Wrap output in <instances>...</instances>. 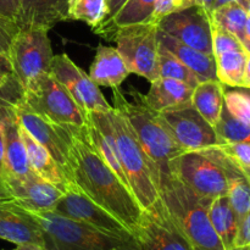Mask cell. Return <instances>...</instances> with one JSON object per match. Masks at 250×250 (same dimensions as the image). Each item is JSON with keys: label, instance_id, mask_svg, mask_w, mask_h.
<instances>
[{"label": "cell", "instance_id": "3", "mask_svg": "<svg viewBox=\"0 0 250 250\" xmlns=\"http://www.w3.org/2000/svg\"><path fill=\"white\" fill-rule=\"evenodd\" d=\"M160 199L193 250H226L210 222L211 202L198 198L176 178L161 187Z\"/></svg>", "mask_w": 250, "mask_h": 250}, {"label": "cell", "instance_id": "20", "mask_svg": "<svg viewBox=\"0 0 250 250\" xmlns=\"http://www.w3.org/2000/svg\"><path fill=\"white\" fill-rule=\"evenodd\" d=\"M150 84L149 92L143 95V99L153 111L163 114L192 106L193 87L190 85L163 77L153 81Z\"/></svg>", "mask_w": 250, "mask_h": 250}, {"label": "cell", "instance_id": "54", "mask_svg": "<svg viewBox=\"0 0 250 250\" xmlns=\"http://www.w3.org/2000/svg\"><path fill=\"white\" fill-rule=\"evenodd\" d=\"M246 89H247V88H246ZM249 90V92H250V89H248Z\"/></svg>", "mask_w": 250, "mask_h": 250}, {"label": "cell", "instance_id": "9", "mask_svg": "<svg viewBox=\"0 0 250 250\" xmlns=\"http://www.w3.org/2000/svg\"><path fill=\"white\" fill-rule=\"evenodd\" d=\"M23 100L33 111L60 126L83 127L85 111L51 73L24 89Z\"/></svg>", "mask_w": 250, "mask_h": 250}, {"label": "cell", "instance_id": "25", "mask_svg": "<svg viewBox=\"0 0 250 250\" xmlns=\"http://www.w3.org/2000/svg\"><path fill=\"white\" fill-rule=\"evenodd\" d=\"M192 106L215 128L225 106V85L219 80L198 83L193 88Z\"/></svg>", "mask_w": 250, "mask_h": 250}, {"label": "cell", "instance_id": "42", "mask_svg": "<svg viewBox=\"0 0 250 250\" xmlns=\"http://www.w3.org/2000/svg\"><path fill=\"white\" fill-rule=\"evenodd\" d=\"M4 156H5L4 134H2V125H1V121H0V182H2V183H4V177H5Z\"/></svg>", "mask_w": 250, "mask_h": 250}, {"label": "cell", "instance_id": "24", "mask_svg": "<svg viewBox=\"0 0 250 250\" xmlns=\"http://www.w3.org/2000/svg\"><path fill=\"white\" fill-rule=\"evenodd\" d=\"M208 150L224 166L227 176V198L238 219L241 220L250 210V183L244 173L231 160L226 158L216 146L208 148Z\"/></svg>", "mask_w": 250, "mask_h": 250}, {"label": "cell", "instance_id": "17", "mask_svg": "<svg viewBox=\"0 0 250 250\" xmlns=\"http://www.w3.org/2000/svg\"><path fill=\"white\" fill-rule=\"evenodd\" d=\"M5 186L14 202L28 211H53L63 194L37 175L24 180H7Z\"/></svg>", "mask_w": 250, "mask_h": 250}, {"label": "cell", "instance_id": "52", "mask_svg": "<svg viewBox=\"0 0 250 250\" xmlns=\"http://www.w3.org/2000/svg\"><path fill=\"white\" fill-rule=\"evenodd\" d=\"M229 250H250V244L248 246H239V247H233Z\"/></svg>", "mask_w": 250, "mask_h": 250}, {"label": "cell", "instance_id": "12", "mask_svg": "<svg viewBox=\"0 0 250 250\" xmlns=\"http://www.w3.org/2000/svg\"><path fill=\"white\" fill-rule=\"evenodd\" d=\"M19 124L29 136L43 146L53 155L65 172L68 165L72 146L73 127L60 126L41 116L26 104L23 99L15 107Z\"/></svg>", "mask_w": 250, "mask_h": 250}, {"label": "cell", "instance_id": "38", "mask_svg": "<svg viewBox=\"0 0 250 250\" xmlns=\"http://www.w3.org/2000/svg\"><path fill=\"white\" fill-rule=\"evenodd\" d=\"M20 27L15 20L0 15V54L7 55Z\"/></svg>", "mask_w": 250, "mask_h": 250}, {"label": "cell", "instance_id": "23", "mask_svg": "<svg viewBox=\"0 0 250 250\" xmlns=\"http://www.w3.org/2000/svg\"><path fill=\"white\" fill-rule=\"evenodd\" d=\"M129 71L116 48L99 45L90 65L89 76L98 85L116 89L128 77Z\"/></svg>", "mask_w": 250, "mask_h": 250}, {"label": "cell", "instance_id": "34", "mask_svg": "<svg viewBox=\"0 0 250 250\" xmlns=\"http://www.w3.org/2000/svg\"><path fill=\"white\" fill-rule=\"evenodd\" d=\"M225 107L232 116L250 125V92L248 89L225 90Z\"/></svg>", "mask_w": 250, "mask_h": 250}, {"label": "cell", "instance_id": "8", "mask_svg": "<svg viewBox=\"0 0 250 250\" xmlns=\"http://www.w3.org/2000/svg\"><path fill=\"white\" fill-rule=\"evenodd\" d=\"M158 32V24L154 22L131 24L111 32L129 73H136L150 83L159 78Z\"/></svg>", "mask_w": 250, "mask_h": 250}, {"label": "cell", "instance_id": "6", "mask_svg": "<svg viewBox=\"0 0 250 250\" xmlns=\"http://www.w3.org/2000/svg\"><path fill=\"white\" fill-rule=\"evenodd\" d=\"M172 173L173 178L205 202L227 194L226 171L208 149L178 155L172 163Z\"/></svg>", "mask_w": 250, "mask_h": 250}, {"label": "cell", "instance_id": "53", "mask_svg": "<svg viewBox=\"0 0 250 250\" xmlns=\"http://www.w3.org/2000/svg\"><path fill=\"white\" fill-rule=\"evenodd\" d=\"M244 7L247 9V12H248L249 17H250V0H246V4H244Z\"/></svg>", "mask_w": 250, "mask_h": 250}, {"label": "cell", "instance_id": "33", "mask_svg": "<svg viewBox=\"0 0 250 250\" xmlns=\"http://www.w3.org/2000/svg\"><path fill=\"white\" fill-rule=\"evenodd\" d=\"M23 97L24 89L16 77L0 87V121L15 115V107Z\"/></svg>", "mask_w": 250, "mask_h": 250}, {"label": "cell", "instance_id": "10", "mask_svg": "<svg viewBox=\"0 0 250 250\" xmlns=\"http://www.w3.org/2000/svg\"><path fill=\"white\" fill-rule=\"evenodd\" d=\"M132 237L141 250H193L160 198L142 211Z\"/></svg>", "mask_w": 250, "mask_h": 250}, {"label": "cell", "instance_id": "13", "mask_svg": "<svg viewBox=\"0 0 250 250\" xmlns=\"http://www.w3.org/2000/svg\"><path fill=\"white\" fill-rule=\"evenodd\" d=\"M51 75L67 89L85 112H110L114 107L106 102L99 85L70 59L67 54L54 55Z\"/></svg>", "mask_w": 250, "mask_h": 250}, {"label": "cell", "instance_id": "7", "mask_svg": "<svg viewBox=\"0 0 250 250\" xmlns=\"http://www.w3.org/2000/svg\"><path fill=\"white\" fill-rule=\"evenodd\" d=\"M48 32L42 28H20L12 41L7 56L23 89L50 73L54 53Z\"/></svg>", "mask_w": 250, "mask_h": 250}, {"label": "cell", "instance_id": "14", "mask_svg": "<svg viewBox=\"0 0 250 250\" xmlns=\"http://www.w3.org/2000/svg\"><path fill=\"white\" fill-rule=\"evenodd\" d=\"M158 28L186 45L214 55L211 19L204 7L190 6L172 12L158 22Z\"/></svg>", "mask_w": 250, "mask_h": 250}, {"label": "cell", "instance_id": "35", "mask_svg": "<svg viewBox=\"0 0 250 250\" xmlns=\"http://www.w3.org/2000/svg\"><path fill=\"white\" fill-rule=\"evenodd\" d=\"M211 34H212V51L214 56L220 55L226 51L233 50H246L242 42L229 32L225 31L217 24L211 22Z\"/></svg>", "mask_w": 250, "mask_h": 250}, {"label": "cell", "instance_id": "48", "mask_svg": "<svg viewBox=\"0 0 250 250\" xmlns=\"http://www.w3.org/2000/svg\"><path fill=\"white\" fill-rule=\"evenodd\" d=\"M114 250H141V249L138 248V246L136 244V242L132 241V242H127V243L122 244L121 247H119V248H116Z\"/></svg>", "mask_w": 250, "mask_h": 250}, {"label": "cell", "instance_id": "31", "mask_svg": "<svg viewBox=\"0 0 250 250\" xmlns=\"http://www.w3.org/2000/svg\"><path fill=\"white\" fill-rule=\"evenodd\" d=\"M158 65H159V77L171 78V80L180 81L194 88L198 84L199 80L197 76L180 60L176 58L171 51L159 43L158 51Z\"/></svg>", "mask_w": 250, "mask_h": 250}, {"label": "cell", "instance_id": "46", "mask_svg": "<svg viewBox=\"0 0 250 250\" xmlns=\"http://www.w3.org/2000/svg\"><path fill=\"white\" fill-rule=\"evenodd\" d=\"M242 44H243L244 49H246L248 53H250V17L247 21V26H246V32H244V38L242 41Z\"/></svg>", "mask_w": 250, "mask_h": 250}, {"label": "cell", "instance_id": "47", "mask_svg": "<svg viewBox=\"0 0 250 250\" xmlns=\"http://www.w3.org/2000/svg\"><path fill=\"white\" fill-rule=\"evenodd\" d=\"M11 250H46L44 248V246H41V244H21V246H16V248Z\"/></svg>", "mask_w": 250, "mask_h": 250}, {"label": "cell", "instance_id": "39", "mask_svg": "<svg viewBox=\"0 0 250 250\" xmlns=\"http://www.w3.org/2000/svg\"><path fill=\"white\" fill-rule=\"evenodd\" d=\"M248 244H250V210L239 222L234 247L248 246Z\"/></svg>", "mask_w": 250, "mask_h": 250}, {"label": "cell", "instance_id": "21", "mask_svg": "<svg viewBox=\"0 0 250 250\" xmlns=\"http://www.w3.org/2000/svg\"><path fill=\"white\" fill-rule=\"evenodd\" d=\"M158 41L176 58L180 59L197 76L199 82L217 80L216 60H215L214 55H209V54L197 50L192 46L186 45L161 31L158 32Z\"/></svg>", "mask_w": 250, "mask_h": 250}, {"label": "cell", "instance_id": "15", "mask_svg": "<svg viewBox=\"0 0 250 250\" xmlns=\"http://www.w3.org/2000/svg\"><path fill=\"white\" fill-rule=\"evenodd\" d=\"M183 151H198L219 144L216 131L193 106L159 114Z\"/></svg>", "mask_w": 250, "mask_h": 250}, {"label": "cell", "instance_id": "40", "mask_svg": "<svg viewBox=\"0 0 250 250\" xmlns=\"http://www.w3.org/2000/svg\"><path fill=\"white\" fill-rule=\"evenodd\" d=\"M14 78L15 73L9 56L0 54V87L9 83Z\"/></svg>", "mask_w": 250, "mask_h": 250}, {"label": "cell", "instance_id": "18", "mask_svg": "<svg viewBox=\"0 0 250 250\" xmlns=\"http://www.w3.org/2000/svg\"><path fill=\"white\" fill-rule=\"evenodd\" d=\"M1 125L5 146L4 183L7 180H24L34 176L36 173L29 165L26 146L22 141L16 112L1 121Z\"/></svg>", "mask_w": 250, "mask_h": 250}, {"label": "cell", "instance_id": "44", "mask_svg": "<svg viewBox=\"0 0 250 250\" xmlns=\"http://www.w3.org/2000/svg\"><path fill=\"white\" fill-rule=\"evenodd\" d=\"M192 1H193V4L195 5V6L204 7L207 11L211 12V10L214 9L216 0H192Z\"/></svg>", "mask_w": 250, "mask_h": 250}, {"label": "cell", "instance_id": "41", "mask_svg": "<svg viewBox=\"0 0 250 250\" xmlns=\"http://www.w3.org/2000/svg\"><path fill=\"white\" fill-rule=\"evenodd\" d=\"M20 12L19 0H0V15L6 16L9 19L15 20L17 22Z\"/></svg>", "mask_w": 250, "mask_h": 250}, {"label": "cell", "instance_id": "1", "mask_svg": "<svg viewBox=\"0 0 250 250\" xmlns=\"http://www.w3.org/2000/svg\"><path fill=\"white\" fill-rule=\"evenodd\" d=\"M65 173L89 199L121 221L132 233L143 209L131 190L95 153L85 136L84 126L73 127Z\"/></svg>", "mask_w": 250, "mask_h": 250}, {"label": "cell", "instance_id": "5", "mask_svg": "<svg viewBox=\"0 0 250 250\" xmlns=\"http://www.w3.org/2000/svg\"><path fill=\"white\" fill-rule=\"evenodd\" d=\"M29 212L41 226L46 250H114L132 242L110 236L84 222L54 211Z\"/></svg>", "mask_w": 250, "mask_h": 250}, {"label": "cell", "instance_id": "28", "mask_svg": "<svg viewBox=\"0 0 250 250\" xmlns=\"http://www.w3.org/2000/svg\"><path fill=\"white\" fill-rule=\"evenodd\" d=\"M248 54L247 50H233L215 56L217 80L227 87L242 88Z\"/></svg>", "mask_w": 250, "mask_h": 250}, {"label": "cell", "instance_id": "51", "mask_svg": "<svg viewBox=\"0 0 250 250\" xmlns=\"http://www.w3.org/2000/svg\"><path fill=\"white\" fill-rule=\"evenodd\" d=\"M237 167H238V166H237ZM239 170H241L242 172L244 173V176H246V177L248 178V181H249V183H250V168H241V167H239Z\"/></svg>", "mask_w": 250, "mask_h": 250}, {"label": "cell", "instance_id": "36", "mask_svg": "<svg viewBox=\"0 0 250 250\" xmlns=\"http://www.w3.org/2000/svg\"><path fill=\"white\" fill-rule=\"evenodd\" d=\"M215 146L236 166L250 168V143H220Z\"/></svg>", "mask_w": 250, "mask_h": 250}, {"label": "cell", "instance_id": "16", "mask_svg": "<svg viewBox=\"0 0 250 250\" xmlns=\"http://www.w3.org/2000/svg\"><path fill=\"white\" fill-rule=\"evenodd\" d=\"M0 239L16 246L43 244V233L36 217L14 199L0 200Z\"/></svg>", "mask_w": 250, "mask_h": 250}, {"label": "cell", "instance_id": "11", "mask_svg": "<svg viewBox=\"0 0 250 250\" xmlns=\"http://www.w3.org/2000/svg\"><path fill=\"white\" fill-rule=\"evenodd\" d=\"M56 214L84 222L104 233L124 241H133L131 231L121 221L87 197L73 182H68L53 210Z\"/></svg>", "mask_w": 250, "mask_h": 250}, {"label": "cell", "instance_id": "32", "mask_svg": "<svg viewBox=\"0 0 250 250\" xmlns=\"http://www.w3.org/2000/svg\"><path fill=\"white\" fill-rule=\"evenodd\" d=\"M220 143H250V125L232 116L224 106L221 119L215 126Z\"/></svg>", "mask_w": 250, "mask_h": 250}, {"label": "cell", "instance_id": "49", "mask_svg": "<svg viewBox=\"0 0 250 250\" xmlns=\"http://www.w3.org/2000/svg\"><path fill=\"white\" fill-rule=\"evenodd\" d=\"M4 199H11V197H10L9 192H7L6 186H5L2 182H0V200H4Z\"/></svg>", "mask_w": 250, "mask_h": 250}, {"label": "cell", "instance_id": "2", "mask_svg": "<svg viewBox=\"0 0 250 250\" xmlns=\"http://www.w3.org/2000/svg\"><path fill=\"white\" fill-rule=\"evenodd\" d=\"M131 93L133 100L127 99L119 88L114 89L112 107L121 111L131 125L150 163L154 182L160 192L161 187L173 178V160L185 151L176 143L158 112L146 104L143 94L138 90H132Z\"/></svg>", "mask_w": 250, "mask_h": 250}, {"label": "cell", "instance_id": "45", "mask_svg": "<svg viewBox=\"0 0 250 250\" xmlns=\"http://www.w3.org/2000/svg\"><path fill=\"white\" fill-rule=\"evenodd\" d=\"M242 88H247V89H250V53L248 54V60H247L246 71H244L243 84H242Z\"/></svg>", "mask_w": 250, "mask_h": 250}, {"label": "cell", "instance_id": "19", "mask_svg": "<svg viewBox=\"0 0 250 250\" xmlns=\"http://www.w3.org/2000/svg\"><path fill=\"white\" fill-rule=\"evenodd\" d=\"M20 28H42L50 31L56 23L68 21L70 0H19Z\"/></svg>", "mask_w": 250, "mask_h": 250}, {"label": "cell", "instance_id": "30", "mask_svg": "<svg viewBox=\"0 0 250 250\" xmlns=\"http://www.w3.org/2000/svg\"><path fill=\"white\" fill-rule=\"evenodd\" d=\"M109 12V0H70L68 2V20L84 22L94 31L106 21Z\"/></svg>", "mask_w": 250, "mask_h": 250}, {"label": "cell", "instance_id": "27", "mask_svg": "<svg viewBox=\"0 0 250 250\" xmlns=\"http://www.w3.org/2000/svg\"><path fill=\"white\" fill-rule=\"evenodd\" d=\"M155 2L156 0H127L112 19L102 24L94 32L104 34L106 37L116 28L131 26V24L153 22Z\"/></svg>", "mask_w": 250, "mask_h": 250}, {"label": "cell", "instance_id": "50", "mask_svg": "<svg viewBox=\"0 0 250 250\" xmlns=\"http://www.w3.org/2000/svg\"><path fill=\"white\" fill-rule=\"evenodd\" d=\"M231 1H238V2H241V4L243 5V6H244V4H246V0H216V2H215L214 9H215V7L220 6V5L226 4V2H231ZM214 9H212V10H214ZM212 10H211V11H212Z\"/></svg>", "mask_w": 250, "mask_h": 250}, {"label": "cell", "instance_id": "29", "mask_svg": "<svg viewBox=\"0 0 250 250\" xmlns=\"http://www.w3.org/2000/svg\"><path fill=\"white\" fill-rule=\"evenodd\" d=\"M210 19L212 23L236 36L241 42L243 41L249 15L241 2L231 1L215 7L210 12Z\"/></svg>", "mask_w": 250, "mask_h": 250}, {"label": "cell", "instance_id": "26", "mask_svg": "<svg viewBox=\"0 0 250 250\" xmlns=\"http://www.w3.org/2000/svg\"><path fill=\"white\" fill-rule=\"evenodd\" d=\"M208 214L225 249L229 250L233 248L238 232V219L229 204L227 195L215 198L208 208Z\"/></svg>", "mask_w": 250, "mask_h": 250}, {"label": "cell", "instance_id": "43", "mask_svg": "<svg viewBox=\"0 0 250 250\" xmlns=\"http://www.w3.org/2000/svg\"><path fill=\"white\" fill-rule=\"evenodd\" d=\"M127 0H109V17H107L106 19V21L105 22H107L109 21L110 19H112V17L115 16V15L117 14V11H119L120 9H121L122 6H124L125 5V2H126ZM104 22V23H105ZM103 23V24H104ZM95 31H97V29H95Z\"/></svg>", "mask_w": 250, "mask_h": 250}, {"label": "cell", "instance_id": "37", "mask_svg": "<svg viewBox=\"0 0 250 250\" xmlns=\"http://www.w3.org/2000/svg\"><path fill=\"white\" fill-rule=\"evenodd\" d=\"M190 6H195L192 0H156L155 7H154L153 22L158 24V22L163 17Z\"/></svg>", "mask_w": 250, "mask_h": 250}, {"label": "cell", "instance_id": "22", "mask_svg": "<svg viewBox=\"0 0 250 250\" xmlns=\"http://www.w3.org/2000/svg\"><path fill=\"white\" fill-rule=\"evenodd\" d=\"M20 131H21L22 141L26 146L29 165H31L33 172L41 178H43L44 181L51 183L59 189L65 192L70 180L63 172L61 166L56 163L53 155L43 146H41L38 142H36L29 136L28 132L21 125H20Z\"/></svg>", "mask_w": 250, "mask_h": 250}, {"label": "cell", "instance_id": "4", "mask_svg": "<svg viewBox=\"0 0 250 250\" xmlns=\"http://www.w3.org/2000/svg\"><path fill=\"white\" fill-rule=\"evenodd\" d=\"M120 161L134 198L143 210L153 207L160 198L154 182L153 170L131 125L117 109L110 112Z\"/></svg>", "mask_w": 250, "mask_h": 250}]
</instances>
